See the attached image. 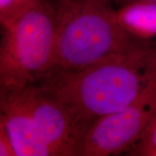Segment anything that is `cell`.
Listing matches in <instances>:
<instances>
[{
  "label": "cell",
  "mask_w": 156,
  "mask_h": 156,
  "mask_svg": "<svg viewBox=\"0 0 156 156\" xmlns=\"http://www.w3.org/2000/svg\"><path fill=\"white\" fill-rule=\"evenodd\" d=\"M15 96L22 101L54 156H80L88 125L38 85Z\"/></svg>",
  "instance_id": "5"
},
{
  "label": "cell",
  "mask_w": 156,
  "mask_h": 156,
  "mask_svg": "<svg viewBox=\"0 0 156 156\" xmlns=\"http://www.w3.org/2000/svg\"><path fill=\"white\" fill-rule=\"evenodd\" d=\"M155 117L156 76L129 104L99 119L91 126L80 156L127 153Z\"/></svg>",
  "instance_id": "4"
},
{
  "label": "cell",
  "mask_w": 156,
  "mask_h": 156,
  "mask_svg": "<svg viewBox=\"0 0 156 156\" xmlns=\"http://www.w3.org/2000/svg\"><path fill=\"white\" fill-rule=\"evenodd\" d=\"M58 24L57 0H38L2 28L0 98L38 85L54 60Z\"/></svg>",
  "instance_id": "3"
},
{
  "label": "cell",
  "mask_w": 156,
  "mask_h": 156,
  "mask_svg": "<svg viewBox=\"0 0 156 156\" xmlns=\"http://www.w3.org/2000/svg\"><path fill=\"white\" fill-rule=\"evenodd\" d=\"M0 124L8 132L17 156H54L17 96L0 98Z\"/></svg>",
  "instance_id": "6"
},
{
  "label": "cell",
  "mask_w": 156,
  "mask_h": 156,
  "mask_svg": "<svg viewBox=\"0 0 156 156\" xmlns=\"http://www.w3.org/2000/svg\"><path fill=\"white\" fill-rule=\"evenodd\" d=\"M113 2L117 5L118 8L133 2H151L156 4V0H113Z\"/></svg>",
  "instance_id": "11"
},
{
  "label": "cell",
  "mask_w": 156,
  "mask_h": 156,
  "mask_svg": "<svg viewBox=\"0 0 156 156\" xmlns=\"http://www.w3.org/2000/svg\"><path fill=\"white\" fill-rule=\"evenodd\" d=\"M134 49L79 70L51 74L38 85L90 127L137 97L156 76V44Z\"/></svg>",
  "instance_id": "1"
},
{
  "label": "cell",
  "mask_w": 156,
  "mask_h": 156,
  "mask_svg": "<svg viewBox=\"0 0 156 156\" xmlns=\"http://www.w3.org/2000/svg\"><path fill=\"white\" fill-rule=\"evenodd\" d=\"M57 9L54 60L46 76L84 69L133 50L146 41L124 30L117 18L116 10L108 3L57 0Z\"/></svg>",
  "instance_id": "2"
},
{
  "label": "cell",
  "mask_w": 156,
  "mask_h": 156,
  "mask_svg": "<svg viewBox=\"0 0 156 156\" xmlns=\"http://www.w3.org/2000/svg\"><path fill=\"white\" fill-rule=\"evenodd\" d=\"M93 1H97V2H100L110 4L112 2H113V0H93Z\"/></svg>",
  "instance_id": "12"
},
{
  "label": "cell",
  "mask_w": 156,
  "mask_h": 156,
  "mask_svg": "<svg viewBox=\"0 0 156 156\" xmlns=\"http://www.w3.org/2000/svg\"><path fill=\"white\" fill-rule=\"evenodd\" d=\"M116 10L119 22L131 36L146 41L156 38V4L133 2Z\"/></svg>",
  "instance_id": "7"
},
{
  "label": "cell",
  "mask_w": 156,
  "mask_h": 156,
  "mask_svg": "<svg viewBox=\"0 0 156 156\" xmlns=\"http://www.w3.org/2000/svg\"><path fill=\"white\" fill-rule=\"evenodd\" d=\"M127 153L129 155L156 156V117Z\"/></svg>",
  "instance_id": "9"
},
{
  "label": "cell",
  "mask_w": 156,
  "mask_h": 156,
  "mask_svg": "<svg viewBox=\"0 0 156 156\" xmlns=\"http://www.w3.org/2000/svg\"><path fill=\"white\" fill-rule=\"evenodd\" d=\"M38 0H0V23L7 26Z\"/></svg>",
  "instance_id": "8"
},
{
  "label": "cell",
  "mask_w": 156,
  "mask_h": 156,
  "mask_svg": "<svg viewBox=\"0 0 156 156\" xmlns=\"http://www.w3.org/2000/svg\"><path fill=\"white\" fill-rule=\"evenodd\" d=\"M0 156H17L8 132L0 124Z\"/></svg>",
  "instance_id": "10"
}]
</instances>
